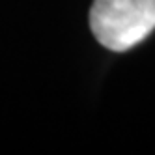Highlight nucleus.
Listing matches in <instances>:
<instances>
[{
	"label": "nucleus",
	"mask_w": 155,
	"mask_h": 155,
	"mask_svg": "<svg viewBox=\"0 0 155 155\" xmlns=\"http://www.w3.org/2000/svg\"><path fill=\"white\" fill-rule=\"evenodd\" d=\"M90 28L103 47L124 52L155 30V0H94Z\"/></svg>",
	"instance_id": "nucleus-1"
}]
</instances>
